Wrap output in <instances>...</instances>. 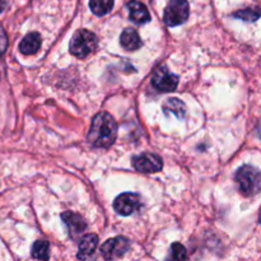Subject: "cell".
Returning <instances> with one entry per match:
<instances>
[{
    "mask_svg": "<svg viewBox=\"0 0 261 261\" xmlns=\"http://www.w3.org/2000/svg\"><path fill=\"white\" fill-rule=\"evenodd\" d=\"M61 219L68 228L69 234H71L73 237L86 231L87 223L83 217L79 216V214L73 213V212H65V213L61 214Z\"/></svg>",
    "mask_w": 261,
    "mask_h": 261,
    "instance_id": "9c48e42d",
    "label": "cell"
},
{
    "mask_svg": "<svg viewBox=\"0 0 261 261\" xmlns=\"http://www.w3.org/2000/svg\"><path fill=\"white\" fill-rule=\"evenodd\" d=\"M259 221H260V223H261V211H260V216H259Z\"/></svg>",
    "mask_w": 261,
    "mask_h": 261,
    "instance_id": "44dd1931",
    "label": "cell"
},
{
    "mask_svg": "<svg viewBox=\"0 0 261 261\" xmlns=\"http://www.w3.org/2000/svg\"><path fill=\"white\" fill-rule=\"evenodd\" d=\"M186 259H188L186 249L178 242H175V244L171 245L170 252H168L165 261H186Z\"/></svg>",
    "mask_w": 261,
    "mask_h": 261,
    "instance_id": "e0dca14e",
    "label": "cell"
},
{
    "mask_svg": "<svg viewBox=\"0 0 261 261\" xmlns=\"http://www.w3.org/2000/svg\"><path fill=\"white\" fill-rule=\"evenodd\" d=\"M97 36L88 30H79L70 42V53L76 58L84 59L97 47Z\"/></svg>",
    "mask_w": 261,
    "mask_h": 261,
    "instance_id": "3957f363",
    "label": "cell"
},
{
    "mask_svg": "<svg viewBox=\"0 0 261 261\" xmlns=\"http://www.w3.org/2000/svg\"><path fill=\"white\" fill-rule=\"evenodd\" d=\"M97 245H98V237H97V234H86V236L82 239L81 244H79V259L82 261L91 260V257H93L94 251H96Z\"/></svg>",
    "mask_w": 261,
    "mask_h": 261,
    "instance_id": "8fae6325",
    "label": "cell"
},
{
    "mask_svg": "<svg viewBox=\"0 0 261 261\" xmlns=\"http://www.w3.org/2000/svg\"><path fill=\"white\" fill-rule=\"evenodd\" d=\"M163 111L166 114H173L177 119H182L185 116L186 107L182 101L177 98H170L167 99L165 105H163Z\"/></svg>",
    "mask_w": 261,
    "mask_h": 261,
    "instance_id": "5bb4252c",
    "label": "cell"
},
{
    "mask_svg": "<svg viewBox=\"0 0 261 261\" xmlns=\"http://www.w3.org/2000/svg\"><path fill=\"white\" fill-rule=\"evenodd\" d=\"M8 47V37H7V33H5L4 28L3 25L0 24V56L5 53Z\"/></svg>",
    "mask_w": 261,
    "mask_h": 261,
    "instance_id": "d6986e66",
    "label": "cell"
},
{
    "mask_svg": "<svg viewBox=\"0 0 261 261\" xmlns=\"http://www.w3.org/2000/svg\"><path fill=\"white\" fill-rule=\"evenodd\" d=\"M190 7L188 0H170L165 9L163 20L168 27H176L188 20Z\"/></svg>",
    "mask_w": 261,
    "mask_h": 261,
    "instance_id": "277c9868",
    "label": "cell"
},
{
    "mask_svg": "<svg viewBox=\"0 0 261 261\" xmlns=\"http://www.w3.org/2000/svg\"><path fill=\"white\" fill-rule=\"evenodd\" d=\"M117 137V124L107 112H99L92 120L88 133V142L96 148H110Z\"/></svg>",
    "mask_w": 261,
    "mask_h": 261,
    "instance_id": "6da1fadb",
    "label": "cell"
},
{
    "mask_svg": "<svg viewBox=\"0 0 261 261\" xmlns=\"http://www.w3.org/2000/svg\"><path fill=\"white\" fill-rule=\"evenodd\" d=\"M142 206V200L138 194L125 193L117 196L114 201V209L120 216H132L135 212L139 211Z\"/></svg>",
    "mask_w": 261,
    "mask_h": 261,
    "instance_id": "52a82bcc",
    "label": "cell"
},
{
    "mask_svg": "<svg viewBox=\"0 0 261 261\" xmlns=\"http://www.w3.org/2000/svg\"><path fill=\"white\" fill-rule=\"evenodd\" d=\"M120 43L127 51H135L142 47L143 42L134 28H126L120 36Z\"/></svg>",
    "mask_w": 261,
    "mask_h": 261,
    "instance_id": "7c38bea8",
    "label": "cell"
},
{
    "mask_svg": "<svg viewBox=\"0 0 261 261\" xmlns=\"http://www.w3.org/2000/svg\"><path fill=\"white\" fill-rule=\"evenodd\" d=\"M5 9V2L4 0H0V13Z\"/></svg>",
    "mask_w": 261,
    "mask_h": 261,
    "instance_id": "ffe728a7",
    "label": "cell"
},
{
    "mask_svg": "<svg viewBox=\"0 0 261 261\" xmlns=\"http://www.w3.org/2000/svg\"><path fill=\"white\" fill-rule=\"evenodd\" d=\"M127 9H129L130 19L137 24H144L150 20V14L147 7L138 0H132L127 3Z\"/></svg>",
    "mask_w": 261,
    "mask_h": 261,
    "instance_id": "30bf717a",
    "label": "cell"
},
{
    "mask_svg": "<svg viewBox=\"0 0 261 261\" xmlns=\"http://www.w3.org/2000/svg\"><path fill=\"white\" fill-rule=\"evenodd\" d=\"M132 163L135 170L143 173L160 172L163 167L162 160L153 153H143V154L135 155L133 157Z\"/></svg>",
    "mask_w": 261,
    "mask_h": 261,
    "instance_id": "ba28073f",
    "label": "cell"
},
{
    "mask_svg": "<svg viewBox=\"0 0 261 261\" xmlns=\"http://www.w3.org/2000/svg\"><path fill=\"white\" fill-rule=\"evenodd\" d=\"M114 7V0H89V8L96 15H106L111 12Z\"/></svg>",
    "mask_w": 261,
    "mask_h": 261,
    "instance_id": "2e32d148",
    "label": "cell"
},
{
    "mask_svg": "<svg viewBox=\"0 0 261 261\" xmlns=\"http://www.w3.org/2000/svg\"><path fill=\"white\" fill-rule=\"evenodd\" d=\"M32 256L41 261H47L50 259V244L45 240H40L33 244Z\"/></svg>",
    "mask_w": 261,
    "mask_h": 261,
    "instance_id": "9a60e30c",
    "label": "cell"
},
{
    "mask_svg": "<svg viewBox=\"0 0 261 261\" xmlns=\"http://www.w3.org/2000/svg\"><path fill=\"white\" fill-rule=\"evenodd\" d=\"M233 15L239 19L245 20V22H255L261 17V10L257 8H247V9L239 10Z\"/></svg>",
    "mask_w": 261,
    "mask_h": 261,
    "instance_id": "ac0fdd59",
    "label": "cell"
},
{
    "mask_svg": "<svg viewBox=\"0 0 261 261\" xmlns=\"http://www.w3.org/2000/svg\"><path fill=\"white\" fill-rule=\"evenodd\" d=\"M234 178L245 196H254L261 190V172L254 166L245 165L240 167Z\"/></svg>",
    "mask_w": 261,
    "mask_h": 261,
    "instance_id": "7a4b0ae2",
    "label": "cell"
},
{
    "mask_svg": "<svg viewBox=\"0 0 261 261\" xmlns=\"http://www.w3.org/2000/svg\"><path fill=\"white\" fill-rule=\"evenodd\" d=\"M41 47V36L37 32L28 33L19 43V51L24 55H33Z\"/></svg>",
    "mask_w": 261,
    "mask_h": 261,
    "instance_id": "4fadbf2b",
    "label": "cell"
},
{
    "mask_svg": "<svg viewBox=\"0 0 261 261\" xmlns=\"http://www.w3.org/2000/svg\"><path fill=\"white\" fill-rule=\"evenodd\" d=\"M152 84L161 92H172L178 86V76L170 73L165 65L158 66L152 75Z\"/></svg>",
    "mask_w": 261,
    "mask_h": 261,
    "instance_id": "8992f818",
    "label": "cell"
},
{
    "mask_svg": "<svg viewBox=\"0 0 261 261\" xmlns=\"http://www.w3.org/2000/svg\"><path fill=\"white\" fill-rule=\"evenodd\" d=\"M130 250V241L126 237L117 236L111 240H107L101 246V255L105 260L114 261L121 259Z\"/></svg>",
    "mask_w": 261,
    "mask_h": 261,
    "instance_id": "5b68a950",
    "label": "cell"
}]
</instances>
